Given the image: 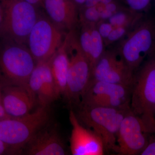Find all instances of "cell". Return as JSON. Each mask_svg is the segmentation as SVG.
I'll use <instances>...</instances> for the list:
<instances>
[{"label":"cell","mask_w":155,"mask_h":155,"mask_svg":"<svg viewBox=\"0 0 155 155\" xmlns=\"http://www.w3.org/2000/svg\"><path fill=\"white\" fill-rule=\"evenodd\" d=\"M130 108L145 133L155 134V53L134 73Z\"/></svg>","instance_id":"obj_1"},{"label":"cell","mask_w":155,"mask_h":155,"mask_svg":"<svg viewBox=\"0 0 155 155\" xmlns=\"http://www.w3.org/2000/svg\"><path fill=\"white\" fill-rule=\"evenodd\" d=\"M37 100L29 87L1 84L0 102L12 117H20L30 113Z\"/></svg>","instance_id":"obj_13"},{"label":"cell","mask_w":155,"mask_h":155,"mask_svg":"<svg viewBox=\"0 0 155 155\" xmlns=\"http://www.w3.org/2000/svg\"><path fill=\"white\" fill-rule=\"evenodd\" d=\"M67 33L41 13L27 43L37 64L49 61L64 44Z\"/></svg>","instance_id":"obj_8"},{"label":"cell","mask_w":155,"mask_h":155,"mask_svg":"<svg viewBox=\"0 0 155 155\" xmlns=\"http://www.w3.org/2000/svg\"><path fill=\"white\" fill-rule=\"evenodd\" d=\"M140 120L129 110L125 114L117 137V153L122 155H140L149 141Z\"/></svg>","instance_id":"obj_11"},{"label":"cell","mask_w":155,"mask_h":155,"mask_svg":"<svg viewBox=\"0 0 155 155\" xmlns=\"http://www.w3.org/2000/svg\"><path fill=\"white\" fill-rule=\"evenodd\" d=\"M80 22L97 24L101 19L100 11L97 6L91 7H82L79 10Z\"/></svg>","instance_id":"obj_21"},{"label":"cell","mask_w":155,"mask_h":155,"mask_svg":"<svg viewBox=\"0 0 155 155\" xmlns=\"http://www.w3.org/2000/svg\"><path fill=\"white\" fill-rule=\"evenodd\" d=\"M12 117L6 110L2 103L0 102V121L9 119Z\"/></svg>","instance_id":"obj_26"},{"label":"cell","mask_w":155,"mask_h":155,"mask_svg":"<svg viewBox=\"0 0 155 155\" xmlns=\"http://www.w3.org/2000/svg\"><path fill=\"white\" fill-rule=\"evenodd\" d=\"M114 49L134 73L155 53V18L144 15Z\"/></svg>","instance_id":"obj_3"},{"label":"cell","mask_w":155,"mask_h":155,"mask_svg":"<svg viewBox=\"0 0 155 155\" xmlns=\"http://www.w3.org/2000/svg\"><path fill=\"white\" fill-rule=\"evenodd\" d=\"M136 25L137 24L114 27L107 38L104 40L106 48L112 46L124 38Z\"/></svg>","instance_id":"obj_20"},{"label":"cell","mask_w":155,"mask_h":155,"mask_svg":"<svg viewBox=\"0 0 155 155\" xmlns=\"http://www.w3.org/2000/svg\"><path fill=\"white\" fill-rule=\"evenodd\" d=\"M141 155H155V137L150 138L148 143Z\"/></svg>","instance_id":"obj_24"},{"label":"cell","mask_w":155,"mask_h":155,"mask_svg":"<svg viewBox=\"0 0 155 155\" xmlns=\"http://www.w3.org/2000/svg\"><path fill=\"white\" fill-rule=\"evenodd\" d=\"M132 87L104 81H93L81 98L79 106L120 109L130 101Z\"/></svg>","instance_id":"obj_9"},{"label":"cell","mask_w":155,"mask_h":155,"mask_svg":"<svg viewBox=\"0 0 155 155\" xmlns=\"http://www.w3.org/2000/svg\"><path fill=\"white\" fill-rule=\"evenodd\" d=\"M144 15V13L135 12L125 7L114 14L107 21L114 28L123 25H135Z\"/></svg>","instance_id":"obj_19"},{"label":"cell","mask_w":155,"mask_h":155,"mask_svg":"<svg viewBox=\"0 0 155 155\" xmlns=\"http://www.w3.org/2000/svg\"><path fill=\"white\" fill-rule=\"evenodd\" d=\"M69 119L72 125L70 150L73 155H103L105 151L102 140L94 130L81 125L72 110Z\"/></svg>","instance_id":"obj_12"},{"label":"cell","mask_w":155,"mask_h":155,"mask_svg":"<svg viewBox=\"0 0 155 155\" xmlns=\"http://www.w3.org/2000/svg\"><path fill=\"white\" fill-rule=\"evenodd\" d=\"M78 120L102 140L105 151L117 153V137L125 114L130 110L79 106Z\"/></svg>","instance_id":"obj_6"},{"label":"cell","mask_w":155,"mask_h":155,"mask_svg":"<svg viewBox=\"0 0 155 155\" xmlns=\"http://www.w3.org/2000/svg\"><path fill=\"white\" fill-rule=\"evenodd\" d=\"M28 2L36 7V8H43V0H26Z\"/></svg>","instance_id":"obj_27"},{"label":"cell","mask_w":155,"mask_h":155,"mask_svg":"<svg viewBox=\"0 0 155 155\" xmlns=\"http://www.w3.org/2000/svg\"><path fill=\"white\" fill-rule=\"evenodd\" d=\"M97 29L101 36L102 37L104 41L111 33L114 27L107 20H100L96 24Z\"/></svg>","instance_id":"obj_23"},{"label":"cell","mask_w":155,"mask_h":155,"mask_svg":"<svg viewBox=\"0 0 155 155\" xmlns=\"http://www.w3.org/2000/svg\"><path fill=\"white\" fill-rule=\"evenodd\" d=\"M24 149L29 155H64L66 150L57 130L47 125L31 139Z\"/></svg>","instance_id":"obj_16"},{"label":"cell","mask_w":155,"mask_h":155,"mask_svg":"<svg viewBox=\"0 0 155 155\" xmlns=\"http://www.w3.org/2000/svg\"><path fill=\"white\" fill-rule=\"evenodd\" d=\"M48 107L40 106L33 113L0 121V139L22 151L32 137L47 125Z\"/></svg>","instance_id":"obj_7"},{"label":"cell","mask_w":155,"mask_h":155,"mask_svg":"<svg viewBox=\"0 0 155 155\" xmlns=\"http://www.w3.org/2000/svg\"><path fill=\"white\" fill-rule=\"evenodd\" d=\"M64 44L69 59L67 89L64 96L70 103L78 106L90 81L91 65L81 47L77 29L68 32Z\"/></svg>","instance_id":"obj_4"},{"label":"cell","mask_w":155,"mask_h":155,"mask_svg":"<svg viewBox=\"0 0 155 155\" xmlns=\"http://www.w3.org/2000/svg\"><path fill=\"white\" fill-rule=\"evenodd\" d=\"M28 86L37 98L40 106L48 107L59 97L49 61L37 64L29 78Z\"/></svg>","instance_id":"obj_15"},{"label":"cell","mask_w":155,"mask_h":155,"mask_svg":"<svg viewBox=\"0 0 155 155\" xmlns=\"http://www.w3.org/2000/svg\"><path fill=\"white\" fill-rule=\"evenodd\" d=\"M1 39L27 45L28 35L41 13L26 0H1Z\"/></svg>","instance_id":"obj_2"},{"label":"cell","mask_w":155,"mask_h":155,"mask_svg":"<svg viewBox=\"0 0 155 155\" xmlns=\"http://www.w3.org/2000/svg\"><path fill=\"white\" fill-rule=\"evenodd\" d=\"M134 76L115 49L110 47L93 68L90 82L104 81L132 87Z\"/></svg>","instance_id":"obj_10"},{"label":"cell","mask_w":155,"mask_h":155,"mask_svg":"<svg viewBox=\"0 0 155 155\" xmlns=\"http://www.w3.org/2000/svg\"><path fill=\"white\" fill-rule=\"evenodd\" d=\"M0 61L1 84L29 87V78L37 63L27 45L2 39Z\"/></svg>","instance_id":"obj_5"},{"label":"cell","mask_w":155,"mask_h":155,"mask_svg":"<svg viewBox=\"0 0 155 155\" xmlns=\"http://www.w3.org/2000/svg\"><path fill=\"white\" fill-rule=\"evenodd\" d=\"M154 1H155V0H154Z\"/></svg>","instance_id":"obj_29"},{"label":"cell","mask_w":155,"mask_h":155,"mask_svg":"<svg viewBox=\"0 0 155 155\" xmlns=\"http://www.w3.org/2000/svg\"><path fill=\"white\" fill-rule=\"evenodd\" d=\"M78 37L81 47L92 70L107 49L104 39L97 29L96 24L81 26Z\"/></svg>","instance_id":"obj_17"},{"label":"cell","mask_w":155,"mask_h":155,"mask_svg":"<svg viewBox=\"0 0 155 155\" xmlns=\"http://www.w3.org/2000/svg\"><path fill=\"white\" fill-rule=\"evenodd\" d=\"M73 1L76 3V5L79 7V8H80L83 5L85 0H73Z\"/></svg>","instance_id":"obj_28"},{"label":"cell","mask_w":155,"mask_h":155,"mask_svg":"<svg viewBox=\"0 0 155 155\" xmlns=\"http://www.w3.org/2000/svg\"><path fill=\"white\" fill-rule=\"evenodd\" d=\"M127 8L138 13H144L149 8L151 0H121Z\"/></svg>","instance_id":"obj_22"},{"label":"cell","mask_w":155,"mask_h":155,"mask_svg":"<svg viewBox=\"0 0 155 155\" xmlns=\"http://www.w3.org/2000/svg\"><path fill=\"white\" fill-rule=\"evenodd\" d=\"M50 66L58 97L64 95L67 89L69 59L64 41L62 46L49 60Z\"/></svg>","instance_id":"obj_18"},{"label":"cell","mask_w":155,"mask_h":155,"mask_svg":"<svg viewBox=\"0 0 155 155\" xmlns=\"http://www.w3.org/2000/svg\"></svg>","instance_id":"obj_30"},{"label":"cell","mask_w":155,"mask_h":155,"mask_svg":"<svg viewBox=\"0 0 155 155\" xmlns=\"http://www.w3.org/2000/svg\"><path fill=\"white\" fill-rule=\"evenodd\" d=\"M115 0H85L84 4L82 7H94L97 5H107L114 2Z\"/></svg>","instance_id":"obj_25"},{"label":"cell","mask_w":155,"mask_h":155,"mask_svg":"<svg viewBox=\"0 0 155 155\" xmlns=\"http://www.w3.org/2000/svg\"><path fill=\"white\" fill-rule=\"evenodd\" d=\"M43 8L58 27L68 33L79 27V7L73 0H43Z\"/></svg>","instance_id":"obj_14"}]
</instances>
